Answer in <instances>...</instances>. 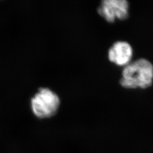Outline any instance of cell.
<instances>
[{
    "instance_id": "cell-1",
    "label": "cell",
    "mask_w": 153,
    "mask_h": 153,
    "mask_svg": "<svg viewBox=\"0 0 153 153\" xmlns=\"http://www.w3.org/2000/svg\"><path fill=\"white\" fill-rule=\"evenodd\" d=\"M153 83V65L145 59H139L125 66L120 83L122 87L145 89Z\"/></svg>"
},
{
    "instance_id": "cell-2",
    "label": "cell",
    "mask_w": 153,
    "mask_h": 153,
    "mask_svg": "<svg viewBox=\"0 0 153 153\" xmlns=\"http://www.w3.org/2000/svg\"><path fill=\"white\" fill-rule=\"evenodd\" d=\"M61 104L59 96L49 88H42L31 99L33 114L40 119H49L58 112Z\"/></svg>"
},
{
    "instance_id": "cell-3",
    "label": "cell",
    "mask_w": 153,
    "mask_h": 153,
    "mask_svg": "<svg viewBox=\"0 0 153 153\" xmlns=\"http://www.w3.org/2000/svg\"><path fill=\"white\" fill-rule=\"evenodd\" d=\"M129 4L126 0H104L97 9L99 14L107 22L125 20L129 16Z\"/></svg>"
},
{
    "instance_id": "cell-4",
    "label": "cell",
    "mask_w": 153,
    "mask_h": 153,
    "mask_svg": "<svg viewBox=\"0 0 153 153\" xmlns=\"http://www.w3.org/2000/svg\"><path fill=\"white\" fill-rule=\"evenodd\" d=\"M133 56L131 45L126 42H116L108 52L109 60L118 66H126L130 63Z\"/></svg>"
}]
</instances>
